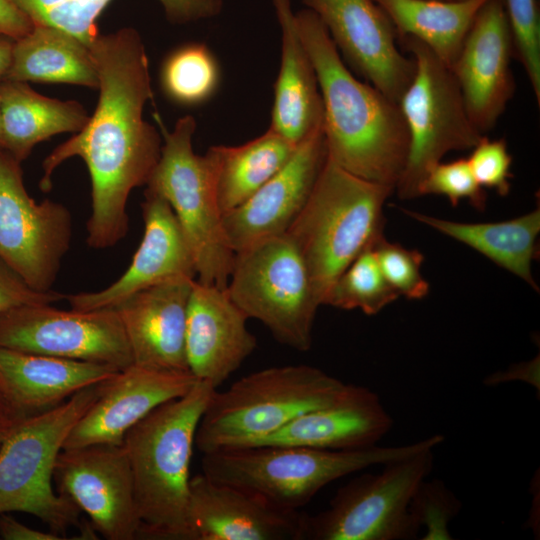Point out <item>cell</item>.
I'll return each instance as SVG.
<instances>
[{"instance_id":"cell-1","label":"cell","mask_w":540,"mask_h":540,"mask_svg":"<svg viewBox=\"0 0 540 540\" xmlns=\"http://www.w3.org/2000/svg\"><path fill=\"white\" fill-rule=\"evenodd\" d=\"M97 73L99 98L87 124L43 161L42 191L64 161L80 157L91 181L87 243L93 249L116 245L127 234V201L147 185L161 156L157 129L143 117L153 98L149 59L134 28L97 34L89 45Z\"/></svg>"},{"instance_id":"cell-2","label":"cell","mask_w":540,"mask_h":540,"mask_svg":"<svg viewBox=\"0 0 540 540\" xmlns=\"http://www.w3.org/2000/svg\"><path fill=\"white\" fill-rule=\"evenodd\" d=\"M295 17L319 84L328 158L355 176L395 190L409 148L398 103L350 72L313 11L302 9Z\"/></svg>"},{"instance_id":"cell-3","label":"cell","mask_w":540,"mask_h":540,"mask_svg":"<svg viewBox=\"0 0 540 540\" xmlns=\"http://www.w3.org/2000/svg\"><path fill=\"white\" fill-rule=\"evenodd\" d=\"M216 388L198 380L155 408L123 438L141 519L137 539L189 540L186 508L198 424Z\"/></svg>"},{"instance_id":"cell-4","label":"cell","mask_w":540,"mask_h":540,"mask_svg":"<svg viewBox=\"0 0 540 540\" xmlns=\"http://www.w3.org/2000/svg\"><path fill=\"white\" fill-rule=\"evenodd\" d=\"M394 191L349 173L327 156L305 206L286 232L305 261L321 305L339 275L384 235L383 207Z\"/></svg>"},{"instance_id":"cell-5","label":"cell","mask_w":540,"mask_h":540,"mask_svg":"<svg viewBox=\"0 0 540 540\" xmlns=\"http://www.w3.org/2000/svg\"><path fill=\"white\" fill-rule=\"evenodd\" d=\"M347 383L306 364L268 367L214 390L198 424L202 454L253 446L301 414L336 401Z\"/></svg>"},{"instance_id":"cell-6","label":"cell","mask_w":540,"mask_h":540,"mask_svg":"<svg viewBox=\"0 0 540 540\" xmlns=\"http://www.w3.org/2000/svg\"><path fill=\"white\" fill-rule=\"evenodd\" d=\"M443 441V435L435 434L407 445L358 450L292 445L224 449L203 454L202 473L217 482L254 492L279 507L298 510L339 478L435 448Z\"/></svg>"},{"instance_id":"cell-7","label":"cell","mask_w":540,"mask_h":540,"mask_svg":"<svg viewBox=\"0 0 540 540\" xmlns=\"http://www.w3.org/2000/svg\"><path fill=\"white\" fill-rule=\"evenodd\" d=\"M105 381L24 418L4 440L0 447V514H31L59 536L72 526L81 527V511L54 490L53 473L67 436L97 399Z\"/></svg>"},{"instance_id":"cell-8","label":"cell","mask_w":540,"mask_h":540,"mask_svg":"<svg viewBox=\"0 0 540 540\" xmlns=\"http://www.w3.org/2000/svg\"><path fill=\"white\" fill-rule=\"evenodd\" d=\"M195 130L194 117L186 115L163 132L161 156L146 190L171 206L192 250L196 280L226 288L235 253L224 233L212 164L193 150Z\"/></svg>"},{"instance_id":"cell-9","label":"cell","mask_w":540,"mask_h":540,"mask_svg":"<svg viewBox=\"0 0 540 540\" xmlns=\"http://www.w3.org/2000/svg\"><path fill=\"white\" fill-rule=\"evenodd\" d=\"M226 290L276 341L299 352L311 349L321 304L305 261L286 233L235 253Z\"/></svg>"},{"instance_id":"cell-10","label":"cell","mask_w":540,"mask_h":540,"mask_svg":"<svg viewBox=\"0 0 540 540\" xmlns=\"http://www.w3.org/2000/svg\"><path fill=\"white\" fill-rule=\"evenodd\" d=\"M398 41L415 64L398 102L409 148L395 191L410 200L418 198V185L432 166L451 151L471 150L485 134L472 123L451 68L420 40L405 36Z\"/></svg>"},{"instance_id":"cell-11","label":"cell","mask_w":540,"mask_h":540,"mask_svg":"<svg viewBox=\"0 0 540 540\" xmlns=\"http://www.w3.org/2000/svg\"><path fill=\"white\" fill-rule=\"evenodd\" d=\"M434 448L389 461L340 487L328 508L304 516L303 540H411L420 528L409 505L433 469Z\"/></svg>"},{"instance_id":"cell-12","label":"cell","mask_w":540,"mask_h":540,"mask_svg":"<svg viewBox=\"0 0 540 540\" xmlns=\"http://www.w3.org/2000/svg\"><path fill=\"white\" fill-rule=\"evenodd\" d=\"M71 237L69 210L52 200L32 199L20 162L0 149V258L31 288L50 291Z\"/></svg>"},{"instance_id":"cell-13","label":"cell","mask_w":540,"mask_h":540,"mask_svg":"<svg viewBox=\"0 0 540 540\" xmlns=\"http://www.w3.org/2000/svg\"><path fill=\"white\" fill-rule=\"evenodd\" d=\"M0 346L123 370L133 364L115 308L62 310L30 304L0 314Z\"/></svg>"},{"instance_id":"cell-14","label":"cell","mask_w":540,"mask_h":540,"mask_svg":"<svg viewBox=\"0 0 540 540\" xmlns=\"http://www.w3.org/2000/svg\"><path fill=\"white\" fill-rule=\"evenodd\" d=\"M56 491L69 498L105 539L134 540L141 527L132 471L122 444L62 449L56 459Z\"/></svg>"},{"instance_id":"cell-15","label":"cell","mask_w":540,"mask_h":540,"mask_svg":"<svg viewBox=\"0 0 540 540\" xmlns=\"http://www.w3.org/2000/svg\"><path fill=\"white\" fill-rule=\"evenodd\" d=\"M326 28L340 55L366 81L398 103L415 64L398 48L397 31L374 0H302Z\"/></svg>"},{"instance_id":"cell-16","label":"cell","mask_w":540,"mask_h":540,"mask_svg":"<svg viewBox=\"0 0 540 540\" xmlns=\"http://www.w3.org/2000/svg\"><path fill=\"white\" fill-rule=\"evenodd\" d=\"M327 159L323 123L298 143L288 162L222 224L234 253L285 234L305 206Z\"/></svg>"},{"instance_id":"cell-17","label":"cell","mask_w":540,"mask_h":540,"mask_svg":"<svg viewBox=\"0 0 540 540\" xmlns=\"http://www.w3.org/2000/svg\"><path fill=\"white\" fill-rule=\"evenodd\" d=\"M513 46L503 0H487L450 67L480 133L498 122L515 92Z\"/></svg>"},{"instance_id":"cell-18","label":"cell","mask_w":540,"mask_h":540,"mask_svg":"<svg viewBox=\"0 0 540 540\" xmlns=\"http://www.w3.org/2000/svg\"><path fill=\"white\" fill-rule=\"evenodd\" d=\"M304 516L203 473L190 479L189 540H303Z\"/></svg>"},{"instance_id":"cell-19","label":"cell","mask_w":540,"mask_h":540,"mask_svg":"<svg viewBox=\"0 0 540 540\" xmlns=\"http://www.w3.org/2000/svg\"><path fill=\"white\" fill-rule=\"evenodd\" d=\"M142 216L143 238L126 271L99 291L65 295L72 309L114 308L156 284L178 278L196 279L192 250L169 203L145 190Z\"/></svg>"},{"instance_id":"cell-20","label":"cell","mask_w":540,"mask_h":540,"mask_svg":"<svg viewBox=\"0 0 540 540\" xmlns=\"http://www.w3.org/2000/svg\"><path fill=\"white\" fill-rule=\"evenodd\" d=\"M197 381L190 371L131 364L103 383L99 396L72 428L63 449L122 444L130 428L163 403L185 395Z\"/></svg>"},{"instance_id":"cell-21","label":"cell","mask_w":540,"mask_h":540,"mask_svg":"<svg viewBox=\"0 0 540 540\" xmlns=\"http://www.w3.org/2000/svg\"><path fill=\"white\" fill-rule=\"evenodd\" d=\"M249 318L226 288L193 281L187 308L186 356L190 372L216 389L255 351Z\"/></svg>"},{"instance_id":"cell-22","label":"cell","mask_w":540,"mask_h":540,"mask_svg":"<svg viewBox=\"0 0 540 540\" xmlns=\"http://www.w3.org/2000/svg\"><path fill=\"white\" fill-rule=\"evenodd\" d=\"M194 280L178 278L156 284L114 307L123 324L134 364L190 371L186 356V319Z\"/></svg>"},{"instance_id":"cell-23","label":"cell","mask_w":540,"mask_h":540,"mask_svg":"<svg viewBox=\"0 0 540 540\" xmlns=\"http://www.w3.org/2000/svg\"><path fill=\"white\" fill-rule=\"evenodd\" d=\"M393 423L375 392L364 386L347 384L336 401L301 414L255 445L365 449L376 446Z\"/></svg>"},{"instance_id":"cell-24","label":"cell","mask_w":540,"mask_h":540,"mask_svg":"<svg viewBox=\"0 0 540 540\" xmlns=\"http://www.w3.org/2000/svg\"><path fill=\"white\" fill-rule=\"evenodd\" d=\"M118 369L0 346V393L24 418L52 409Z\"/></svg>"},{"instance_id":"cell-25","label":"cell","mask_w":540,"mask_h":540,"mask_svg":"<svg viewBox=\"0 0 540 540\" xmlns=\"http://www.w3.org/2000/svg\"><path fill=\"white\" fill-rule=\"evenodd\" d=\"M271 1L281 30V62L269 128L298 144L323 123V103L290 0Z\"/></svg>"},{"instance_id":"cell-26","label":"cell","mask_w":540,"mask_h":540,"mask_svg":"<svg viewBox=\"0 0 540 540\" xmlns=\"http://www.w3.org/2000/svg\"><path fill=\"white\" fill-rule=\"evenodd\" d=\"M410 218L476 250L494 264L539 287L532 275V261L539 257L540 208L516 218L488 223H465L401 208Z\"/></svg>"},{"instance_id":"cell-27","label":"cell","mask_w":540,"mask_h":540,"mask_svg":"<svg viewBox=\"0 0 540 540\" xmlns=\"http://www.w3.org/2000/svg\"><path fill=\"white\" fill-rule=\"evenodd\" d=\"M2 150L19 162L33 147L66 132H79L90 116L77 101H61L43 96L25 82L0 85Z\"/></svg>"},{"instance_id":"cell-28","label":"cell","mask_w":540,"mask_h":540,"mask_svg":"<svg viewBox=\"0 0 540 540\" xmlns=\"http://www.w3.org/2000/svg\"><path fill=\"white\" fill-rule=\"evenodd\" d=\"M66 83L98 88V73L90 48L54 26L34 24L14 40L4 81Z\"/></svg>"},{"instance_id":"cell-29","label":"cell","mask_w":540,"mask_h":540,"mask_svg":"<svg viewBox=\"0 0 540 540\" xmlns=\"http://www.w3.org/2000/svg\"><path fill=\"white\" fill-rule=\"evenodd\" d=\"M297 145L268 128L241 145L211 146L206 155L213 167L222 215L248 200L281 170Z\"/></svg>"},{"instance_id":"cell-30","label":"cell","mask_w":540,"mask_h":540,"mask_svg":"<svg viewBox=\"0 0 540 540\" xmlns=\"http://www.w3.org/2000/svg\"><path fill=\"white\" fill-rule=\"evenodd\" d=\"M392 21L398 40L414 37L449 67L487 0H374ZM399 42V41H398Z\"/></svg>"},{"instance_id":"cell-31","label":"cell","mask_w":540,"mask_h":540,"mask_svg":"<svg viewBox=\"0 0 540 540\" xmlns=\"http://www.w3.org/2000/svg\"><path fill=\"white\" fill-rule=\"evenodd\" d=\"M34 24L62 29L88 47L98 34L96 20L111 0H14ZM166 19L178 25L219 16L224 0H156Z\"/></svg>"},{"instance_id":"cell-32","label":"cell","mask_w":540,"mask_h":540,"mask_svg":"<svg viewBox=\"0 0 540 540\" xmlns=\"http://www.w3.org/2000/svg\"><path fill=\"white\" fill-rule=\"evenodd\" d=\"M160 80L169 99L181 105L195 106L214 97L221 83V69L206 44L192 42L167 56Z\"/></svg>"},{"instance_id":"cell-33","label":"cell","mask_w":540,"mask_h":540,"mask_svg":"<svg viewBox=\"0 0 540 540\" xmlns=\"http://www.w3.org/2000/svg\"><path fill=\"white\" fill-rule=\"evenodd\" d=\"M374 244L362 251L339 275L323 305L343 310L358 309L366 315H375L399 297L379 267Z\"/></svg>"},{"instance_id":"cell-34","label":"cell","mask_w":540,"mask_h":540,"mask_svg":"<svg viewBox=\"0 0 540 540\" xmlns=\"http://www.w3.org/2000/svg\"><path fill=\"white\" fill-rule=\"evenodd\" d=\"M513 57L522 65L540 105V17L537 0H503Z\"/></svg>"},{"instance_id":"cell-35","label":"cell","mask_w":540,"mask_h":540,"mask_svg":"<svg viewBox=\"0 0 540 540\" xmlns=\"http://www.w3.org/2000/svg\"><path fill=\"white\" fill-rule=\"evenodd\" d=\"M461 507V501L443 481L424 479L413 494L409 510L420 530L425 529L421 539L451 540L449 524Z\"/></svg>"},{"instance_id":"cell-36","label":"cell","mask_w":540,"mask_h":540,"mask_svg":"<svg viewBox=\"0 0 540 540\" xmlns=\"http://www.w3.org/2000/svg\"><path fill=\"white\" fill-rule=\"evenodd\" d=\"M418 197L445 196L453 207L466 199L478 211L487 206V193L473 175L467 158L438 162L432 166L418 185Z\"/></svg>"},{"instance_id":"cell-37","label":"cell","mask_w":540,"mask_h":540,"mask_svg":"<svg viewBox=\"0 0 540 540\" xmlns=\"http://www.w3.org/2000/svg\"><path fill=\"white\" fill-rule=\"evenodd\" d=\"M379 267L398 293L408 299H423L429 292V283L421 273L424 255L417 249H408L381 236L374 244Z\"/></svg>"},{"instance_id":"cell-38","label":"cell","mask_w":540,"mask_h":540,"mask_svg":"<svg viewBox=\"0 0 540 540\" xmlns=\"http://www.w3.org/2000/svg\"><path fill=\"white\" fill-rule=\"evenodd\" d=\"M467 158L474 177L481 187L505 197L511 190L512 156L504 138L490 139L483 135Z\"/></svg>"},{"instance_id":"cell-39","label":"cell","mask_w":540,"mask_h":540,"mask_svg":"<svg viewBox=\"0 0 540 540\" xmlns=\"http://www.w3.org/2000/svg\"><path fill=\"white\" fill-rule=\"evenodd\" d=\"M65 299L53 290L41 292L31 288L25 280L0 258V314L24 305L52 304Z\"/></svg>"},{"instance_id":"cell-40","label":"cell","mask_w":540,"mask_h":540,"mask_svg":"<svg viewBox=\"0 0 540 540\" xmlns=\"http://www.w3.org/2000/svg\"><path fill=\"white\" fill-rule=\"evenodd\" d=\"M34 26L14 0H0V35L17 40Z\"/></svg>"},{"instance_id":"cell-41","label":"cell","mask_w":540,"mask_h":540,"mask_svg":"<svg viewBox=\"0 0 540 540\" xmlns=\"http://www.w3.org/2000/svg\"><path fill=\"white\" fill-rule=\"evenodd\" d=\"M520 380L532 385L537 391H540L539 378V357L529 362H523L507 369L489 375L484 380L486 386H496L505 382Z\"/></svg>"},{"instance_id":"cell-42","label":"cell","mask_w":540,"mask_h":540,"mask_svg":"<svg viewBox=\"0 0 540 540\" xmlns=\"http://www.w3.org/2000/svg\"><path fill=\"white\" fill-rule=\"evenodd\" d=\"M0 536L5 540H62V536H59L53 532H43L33 528H30L15 518L8 515V513L0 514Z\"/></svg>"},{"instance_id":"cell-43","label":"cell","mask_w":540,"mask_h":540,"mask_svg":"<svg viewBox=\"0 0 540 540\" xmlns=\"http://www.w3.org/2000/svg\"><path fill=\"white\" fill-rule=\"evenodd\" d=\"M24 419L0 393V447L13 429Z\"/></svg>"},{"instance_id":"cell-44","label":"cell","mask_w":540,"mask_h":540,"mask_svg":"<svg viewBox=\"0 0 540 540\" xmlns=\"http://www.w3.org/2000/svg\"><path fill=\"white\" fill-rule=\"evenodd\" d=\"M14 40L0 35V80L5 79L9 70Z\"/></svg>"},{"instance_id":"cell-45","label":"cell","mask_w":540,"mask_h":540,"mask_svg":"<svg viewBox=\"0 0 540 540\" xmlns=\"http://www.w3.org/2000/svg\"><path fill=\"white\" fill-rule=\"evenodd\" d=\"M0 149H2L1 93H0Z\"/></svg>"},{"instance_id":"cell-46","label":"cell","mask_w":540,"mask_h":540,"mask_svg":"<svg viewBox=\"0 0 540 540\" xmlns=\"http://www.w3.org/2000/svg\"><path fill=\"white\" fill-rule=\"evenodd\" d=\"M446 1H455V0H446Z\"/></svg>"}]
</instances>
